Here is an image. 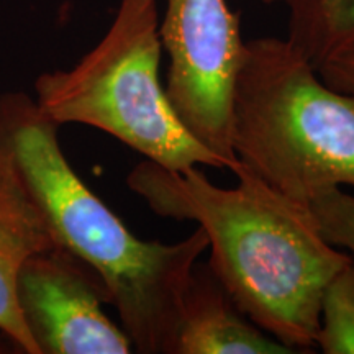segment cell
I'll list each match as a JSON object with an SVG mask.
<instances>
[{"label": "cell", "instance_id": "cell-1", "mask_svg": "<svg viewBox=\"0 0 354 354\" xmlns=\"http://www.w3.org/2000/svg\"><path fill=\"white\" fill-rule=\"evenodd\" d=\"M234 187L198 167L140 162L127 184L162 218L194 221L212 250V271L259 328L294 353H312L323 292L353 256L322 236L312 209L279 192L240 162Z\"/></svg>", "mask_w": 354, "mask_h": 354}, {"label": "cell", "instance_id": "cell-6", "mask_svg": "<svg viewBox=\"0 0 354 354\" xmlns=\"http://www.w3.org/2000/svg\"><path fill=\"white\" fill-rule=\"evenodd\" d=\"M21 320L39 354H128L125 330L104 312L107 287L94 269L53 245L30 254L15 281Z\"/></svg>", "mask_w": 354, "mask_h": 354}, {"label": "cell", "instance_id": "cell-9", "mask_svg": "<svg viewBox=\"0 0 354 354\" xmlns=\"http://www.w3.org/2000/svg\"><path fill=\"white\" fill-rule=\"evenodd\" d=\"M287 39L315 64L354 44V0H284Z\"/></svg>", "mask_w": 354, "mask_h": 354}, {"label": "cell", "instance_id": "cell-13", "mask_svg": "<svg viewBox=\"0 0 354 354\" xmlns=\"http://www.w3.org/2000/svg\"><path fill=\"white\" fill-rule=\"evenodd\" d=\"M263 3H268V6H271V3H276V2H284V0H261Z\"/></svg>", "mask_w": 354, "mask_h": 354}, {"label": "cell", "instance_id": "cell-5", "mask_svg": "<svg viewBox=\"0 0 354 354\" xmlns=\"http://www.w3.org/2000/svg\"><path fill=\"white\" fill-rule=\"evenodd\" d=\"M159 38L169 56L166 94L172 109L233 169L232 92L245 53L240 15L227 0H166Z\"/></svg>", "mask_w": 354, "mask_h": 354}, {"label": "cell", "instance_id": "cell-4", "mask_svg": "<svg viewBox=\"0 0 354 354\" xmlns=\"http://www.w3.org/2000/svg\"><path fill=\"white\" fill-rule=\"evenodd\" d=\"M156 0H118L99 43L73 68L39 74L35 102L57 125L109 133L166 169H232L177 117L159 77L162 44Z\"/></svg>", "mask_w": 354, "mask_h": 354}, {"label": "cell", "instance_id": "cell-7", "mask_svg": "<svg viewBox=\"0 0 354 354\" xmlns=\"http://www.w3.org/2000/svg\"><path fill=\"white\" fill-rule=\"evenodd\" d=\"M238 307L207 261L198 259L185 284L174 354H290Z\"/></svg>", "mask_w": 354, "mask_h": 354}, {"label": "cell", "instance_id": "cell-8", "mask_svg": "<svg viewBox=\"0 0 354 354\" xmlns=\"http://www.w3.org/2000/svg\"><path fill=\"white\" fill-rule=\"evenodd\" d=\"M53 245L46 225L0 148V333L19 353L39 354L17 305V272L30 254Z\"/></svg>", "mask_w": 354, "mask_h": 354}, {"label": "cell", "instance_id": "cell-11", "mask_svg": "<svg viewBox=\"0 0 354 354\" xmlns=\"http://www.w3.org/2000/svg\"><path fill=\"white\" fill-rule=\"evenodd\" d=\"M322 236L354 256V194L343 187L323 192L310 202Z\"/></svg>", "mask_w": 354, "mask_h": 354}, {"label": "cell", "instance_id": "cell-10", "mask_svg": "<svg viewBox=\"0 0 354 354\" xmlns=\"http://www.w3.org/2000/svg\"><path fill=\"white\" fill-rule=\"evenodd\" d=\"M315 348L325 354H354V258L323 292Z\"/></svg>", "mask_w": 354, "mask_h": 354}, {"label": "cell", "instance_id": "cell-3", "mask_svg": "<svg viewBox=\"0 0 354 354\" xmlns=\"http://www.w3.org/2000/svg\"><path fill=\"white\" fill-rule=\"evenodd\" d=\"M232 151L307 205L331 189H354V95L330 87L287 38L245 41L232 92Z\"/></svg>", "mask_w": 354, "mask_h": 354}, {"label": "cell", "instance_id": "cell-12", "mask_svg": "<svg viewBox=\"0 0 354 354\" xmlns=\"http://www.w3.org/2000/svg\"><path fill=\"white\" fill-rule=\"evenodd\" d=\"M317 71L330 87L354 95V44L331 53L317 66Z\"/></svg>", "mask_w": 354, "mask_h": 354}, {"label": "cell", "instance_id": "cell-2", "mask_svg": "<svg viewBox=\"0 0 354 354\" xmlns=\"http://www.w3.org/2000/svg\"><path fill=\"white\" fill-rule=\"evenodd\" d=\"M57 131L33 97L0 95V148L55 245L102 279L133 351L174 354L185 284L209 248L205 232L177 243L140 240L73 169Z\"/></svg>", "mask_w": 354, "mask_h": 354}]
</instances>
